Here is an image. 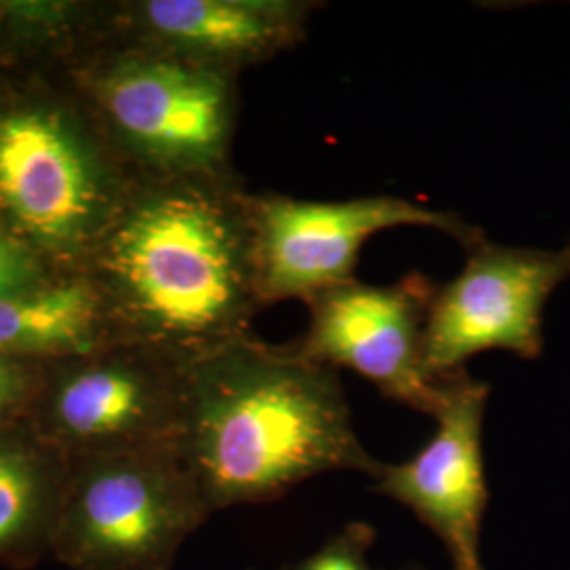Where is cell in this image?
<instances>
[{"label": "cell", "instance_id": "cell-14", "mask_svg": "<svg viewBox=\"0 0 570 570\" xmlns=\"http://www.w3.org/2000/svg\"><path fill=\"white\" fill-rule=\"evenodd\" d=\"M115 4L0 0V77L41 75L77 60L115 32Z\"/></svg>", "mask_w": 570, "mask_h": 570}, {"label": "cell", "instance_id": "cell-19", "mask_svg": "<svg viewBox=\"0 0 570 570\" xmlns=\"http://www.w3.org/2000/svg\"><path fill=\"white\" fill-rule=\"evenodd\" d=\"M569 244H570V242H569Z\"/></svg>", "mask_w": 570, "mask_h": 570}, {"label": "cell", "instance_id": "cell-1", "mask_svg": "<svg viewBox=\"0 0 570 570\" xmlns=\"http://www.w3.org/2000/svg\"><path fill=\"white\" fill-rule=\"evenodd\" d=\"M85 273L119 341L176 364L249 336L265 308L252 193L235 174L138 176Z\"/></svg>", "mask_w": 570, "mask_h": 570}, {"label": "cell", "instance_id": "cell-5", "mask_svg": "<svg viewBox=\"0 0 570 570\" xmlns=\"http://www.w3.org/2000/svg\"><path fill=\"white\" fill-rule=\"evenodd\" d=\"M209 515L176 449L77 459L51 556L72 570H171Z\"/></svg>", "mask_w": 570, "mask_h": 570}, {"label": "cell", "instance_id": "cell-15", "mask_svg": "<svg viewBox=\"0 0 570 570\" xmlns=\"http://www.w3.org/2000/svg\"><path fill=\"white\" fill-rule=\"evenodd\" d=\"M45 366L41 362L0 355V431L30 421Z\"/></svg>", "mask_w": 570, "mask_h": 570}, {"label": "cell", "instance_id": "cell-6", "mask_svg": "<svg viewBox=\"0 0 570 570\" xmlns=\"http://www.w3.org/2000/svg\"><path fill=\"white\" fill-rule=\"evenodd\" d=\"M183 366L122 341L49 362L28 425L68 461L176 449Z\"/></svg>", "mask_w": 570, "mask_h": 570}, {"label": "cell", "instance_id": "cell-9", "mask_svg": "<svg viewBox=\"0 0 570 570\" xmlns=\"http://www.w3.org/2000/svg\"><path fill=\"white\" fill-rule=\"evenodd\" d=\"M438 285L410 273L391 285L351 279L315 296L308 326L292 346L322 366L348 367L387 400L435 419L446 397L423 364V336Z\"/></svg>", "mask_w": 570, "mask_h": 570}, {"label": "cell", "instance_id": "cell-11", "mask_svg": "<svg viewBox=\"0 0 570 570\" xmlns=\"http://www.w3.org/2000/svg\"><path fill=\"white\" fill-rule=\"evenodd\" d=\"M322 2L311 0H138L115 9V35L239 77L292 51Z\"/></svg>", "mask_w": 570, "mask_h": 570}, {"label": "cell", "instance_id": "cell-2", "mask_svg": "<svg viewBox=\"0 0 570 570\" xmlns=\"http://www.w3.org/2000/svg\"><path fill=\"white\" fill-rule=\"evenodd\" d=\"M176 450L209 511L277 501L311 478L381 471L336 370L254 334L183 366Z\"/></svg>", "mask_w": 570, "mask_h": 570}, {"label": "cell", "instance_id": "cell-8", "mask_svg": "<svg viewBox=\"0 0 570 570\" xmlns=\"http://www.w3.org/2000/svg\"><path fill=\"white\" fill-rule=\"evenodd\" d=\"M463 271L438 285L429 306L423 364L433 381L465 370L469 357L508 351L537 360L543 351V311L570 277V244L562 249L513 247L478 239Z\"/></svg>", "mask_w": 570, "mask_h": 570}, {"label": "cell", "instance_id": "cell-4", "mask_svg": "<svg viewBox=\"0 0 570 570\" xmlns=\"http://www.w3.org/2000/svg\"><path fill=\"white\" fill-rule=\"evenodd\" d=\"M66 82L122 161L146 178L233 174L237 77L112 35Z\"/></svg>", "mask_w": 570, "mask_h": 570}, {"label": "cell", "instance_id": "cell-18", "mask_svg": "<svg viewBox=\"0 0 570 570\" xmlns=\"http://www.w3.org/2000/svg\"><path fill=\"white\" fill-rule=\"evenodd\" d=\"M402 570H425V569H421V567H406V569H402Z\"/></svg>", "mask_w": 570, "mask_h": 570}, {"label": "cell", "instance_id": "cell-3", "mask_svg": "<svg viewBox=\"0 0 570 570\" xmlns=\"http://www.w3.org/2000/svg\"><path fill=\"white\" fill-rule=\"evenodd\" d=\"M136 178L68 82L0 77V225L51 273H85Z\"/></svg>", "mask_w": 570, "mask_h": 570}, {"label": "cell", "instance_id": "cell-7", "mask_svg": "<svg viewBox=\"0 0 570 570\" xmlns=\"http://www.w3.org/2000/svg\"><path fill=\"white\" fill-rule=\"evenodd\" d=\"M258 287L266 306L303 301L355 279L360 252L376 233L400 226L442 230L468 249L484 230L452 212L391 195L311 202L279 193L252 195Z\"/></svg>", "mask_w": 570, "mask_h": 570}, {"label": "cell", "instance_id": "cell-13", "mask_svg": "<svg viewBox=\"0 0 570 570\" xmlns=\"http://www.w3.org/2000/svg\"><path fill=\"white\" fill-rule=\"evenodd\" d=\"M70 461L28 423L0 431V567L30 569L51 553Z\"/></svg>", "mask_w": 570, "mask_h": 570}, {"label": "cell", "instance_id": "cell-16", "mask_svg": "<svg viewBox=\"0 0 570 570\" xmlns=\"http://www.w3.org/2000/svg\"><path fill=\"white\" fill-rule=\"evenodd\" d=\"M376 530L366 522H351L305 560L284 570H379L367 560Z\"/></svg>", "mask_w": 570, "mask_h": 570}, {"label": "cell", "instance_id": "cell-12", "mask_svg": "<svg viewBox=\"0 0 570 570\" xmlns=\"http://www.w3.org/2000/svg\"><path fill=\"white\" fill-rule=\"evenodd\" d=\"M110 343L119 336L87 273L51 275L0 296V355L49 364Z\"/></svg>", "mask_w": 570, "mask_h": 570}, {"label": "cell", "instance_id": "cell-17", "mask_svg": "<svg viewBox=\"0 0 570 570\" xmlns=\"http://www.w3.org/2000/svg\"><path fill=\"white\" fill-rule=\"evenodd\" d=\"M51 273L41 261L0 225V296L42 284Z\"/></svg>", "mask_w": 570, "mask_h": 570}, {"label": "cell", "instance_id": "cell-10", "mask_svg": "<svg viewBox=\"0 0 570 570\" xmlns=\"http://www.w3.org/2000/svg\"><path fill=\"white\" fill-rule=\"evenodd\" d=\"M433 438L406 463L381 465L374 490L412 511L449 551L452 570H484L482 520L489 503L482 429L489 383L468 370L444 379Z\"/></svg>", "mask_w": 570, "mask_h": 570}]
</instances>
